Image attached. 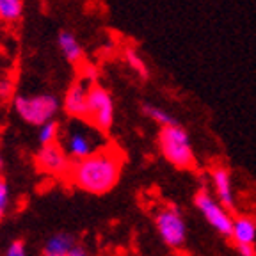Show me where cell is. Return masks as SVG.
<instances>
[{
	"label": "cell",
	"mask_w": 256,
	"mask_h": 256,
	"mask_svg": "<svg viewBox=\"0 0 256 256\" xmlns=\"http://www.w3.org/2000/svg\"><path fill=\"white\" fill-rule=\"evenodd\" d=\"M123 171V155L112 146H102L86 158L75 160L70 180L89 194H107L116 187Z\"/></svg>",
	"instance_id": "1"
},
{
	"label": "cell",
	"mask_w": 256,
	"mask_h": 256,
	"mask_svg": "<svg viewBox=\"0 0 256 256\" xmlns=\"http://www.w3.org/2000/svg\"><path fill=\"white\" fill-rule=\"evenodd\" d=\"M158 146L164 158L178 169H192L196 164L194 150L187 130L178 123L162 126L158 134Z\"/></svg>",
	"instance_id": "2"
},
{
	"label": "cell",
	"mask_w": 256,
	"mask_h": 256,
	"mask_svg": "<svg viewBox=\"0 0 256 256\" xmlns=\"http://www.w3.org/2000/svg\"><path fill=\"white\" fill-rule=\"evenodd\" d=\"M60 107V102L57 96L50 92L43 94H30V96H16L14 98V108L18 116L28 124L40 126L46 121L54 120Z\"/></svg>",
	"instance_id": "3"
},
{
	"label": "cell",
	"mask_w": 256,
	"mask_h": 256,
	"mask_svg": "<svg viewBox=\"0 0 256 256\" xmlns=\"http://www.w3.org/2000/svg\"><path fill=\"white\" fill-rule=\"evenodd\" d=\"M88 123L102 134L108 132L114 124V100L107 88L94 82L89 86L88 96Z\"/></svg>",
	"instance_id": "4"
},
{
	"label": "cell",
	"mask_w": 256,
	"mask_h": 256,
	"mask_svg": "<svg viewBox=\"0 0 256 256\" xmlns=\"http://www.w3.org/2000/svg\"><path fill=\"white\" fill-rule=\"evenodd\" d=\"M196 208L201 212V216L206 219V222L216 230L219 235L232 236L233 217L230 214V208H226L217 198H214L210 192L200 190L194 198Z\"/></svg>",
	"instance_id": "5"
},
{
	"label": "cell",
	"mask_w": 256,
	"mask_h": 256,
	"mask_svg": "<svg viewBox=\"0 0 256 256\" xmlns=\"http://www.w3.org/2000/svg\"><path fill=\"white\" fill-rule=\"evenodd\" d=\"M96 132H100V130H96L91 123H89V126H86V124H82V123L70 126L62 140L64 142L62 148H64V152L68 153L70 158H73V160L86 158V156L91 155L92 152L102 148L104 144H100V139H98Z\"/></svg>",
	"instance_id": "6"
},
{
	"label": "cell",
	"mask_w": 256,
	"mask_h": 256,
	"mask_svg": "<svg viewBox=\"0 0 256 256\" xmlns=\"http://www.w3.org/2000/svg\"><path fill=\"white\" fill-rule=\"evenodd\" d=\"M155 226L158 232L160 238L164 240V244L169 248H182L187 240V226L182 217V212L178 206H166L158 210L155 217Z\"/></svg>",
	"instance_id": "7"
},
{
	"label": "cell",
	"mask_w": 256,
	"mask_h": 256,
	"mask_svg": "<svg viewBox=\"0 0 256 256\" xmlns=\"http://www.w3.org/2000/svg\"><path fill=\"white\" fill-rule=\"evenodd\" d=\"M68 153L64 152V148L59 142L46 144V146H41L40 152L36 153V166L40 171L46 172V174L60 176L66 174L72 168V162H70Z\"/></svg>",
	"instance_id": "8"
},
{
	"label": "cell",
	"mask_w": 256,
	"mask_h": 256,
	"mask_svg": "<svg viewBox=\"0 0 256 256\" xmlns=\"http://www.w3.org/2000/svg\"><path fill=\"white\" fill-rule=\"evenodd\" d=\"M89 82L78 78L75 80L62 98V108L72 120L88 121V96H89Z\"/></svg>",
	"instance_id": "9"
},
{
	"label": "cell",
	"mask_w": 256,
	"mask_h": 256,
	"mask_svg": "<svg viewBox=\"0 0 256 256\" xmlns=\"http://www.w3.org/2000/svg\"><path fill=\"white\" fill-rule=\"evenodd\" d=\"M212 185L216 190V198L226 208H233L235 204V194H233L232 174L226 168H216L212 171Z\"/></svg>",
	"instance_id": "10"
},
{
	"label": "cell",
	"mask_w": 256,
	"mask_h": 256,
	"mask_svg": "<svg viewBox=\"0 0 256 256\" xmlns=\"http://www.w3.org/2000/svg\"><path fill=\"white\" fill-rule=\"evenodd\" d=\"M57 44H59L60 52H62L64 59L70 64H82L84 60V50L82 44L78 43L76 36L70 30H60L57 36Z\"/></svg>",
	"instance_id": "11"
},
{
	"label": "cell",
	"mask_w": 256,
	"mask_h": 256,
	"mask_svg": "<svg viewBox=\"0 0 256 256\" xmlns=\"http://www.w3.org/2000/svg\"><path fill=\"white\" fill-rule=\"evenodd\" d=\"M235 244H254L256 240V220L248 216H240L233 219L232 236Z\"/></svg>",
	"instance_id": "12"
},
{
	"label": "cell",
	"mask_w": 256,
	"mask_h": 256,
	"mask_svg": "<svg viewBox=\"0 0 256 256\" xmlns=\"http://www.w3.org/2000/svg\"><path fill=\"white\" fill-rule=\"evenodd\" d=\"M76 244L73 235L66 232H60L52 235L44 244V256H68L72 248Z\"/></svg>",
	"instance_id": "13"
},
{
	"label": "cell",
	"mask_w": 256,
	"mask_h": 256,
	"mask_svg": "<svg viewBox=\"0 0 256 256\" xmlns=\"http://www.w3.org/2000/svg\"><path fill=\"white\" fill-rule=\"evenodd\" d=\"M24 16V0H0V22L14 24Z\"/></svg>",
	"instance_id": "14"
},
{
	"label": "cell",
	"mask_w": 256,
	"mask_h": 256,
	"mask_svg": "<svg viewBox=\"0 0 256 256\" xmlns=\"http://www.w3.org/2000/svg\"><path fill=\"white\" fill-rule=\"evenodd\" d=\"M123 59H124V62L128 64V68L132 70V72H136L142 80H146L150 76L148 64L144 62V59L140 57V54L137 52L134 46H126V48H124Z\"/></svg>",
	"instance_id": "15"
},
{
	"label": "cell",
	"mask_w": 256,
	"mask_h": 256,
	"mask_svg": "<svg viewBox=\"0 0 256 256\" xmlns=\"http://www.w3.org/2000/svg\"><path fill=\"white\" fill-rule=\"evenodd\" d=\"M140 110H142V114L148 120L155 121V123H158L160 126H168V124H174L176 120L169 114L168 110H164V108L156 107V105H152V104H142V107H140Z\"/></svg>",
	"instance_id": "16"
},
{
	"label": "cell",
	"mask_w": 256,
	"mask_h": 256,
	"mask_svg": "<svg viewBox=\"0 0 256 256\" xmlns=\"http://www.w3.org/2000/svg\"><path fill=\"white\" fill-rule=\"evenodd\" d=\"M60 137V124L59 121L50 120L46 123L40 124V132H38V140H40L41 146H46V144L57 142Z\"/></svg>",
	"instance_id": "17"
},
{
	"label": "cell",
	"mask_w": 256,
	"mask_h": 256,
	"mask_svg": "<svg viewBox=\"0 0 256 256\" xmlns=\"http://www.w3.org/2000/svg\"><path fill=\"white\" fill-rule=\"evenodd\" d=\"M80 78L86 80V82H89V84H94V82H98V76H100V72H98V68L96 66H92V64H88V62H82L80 64Z\"/></svg>",
	"instance_id": "18"
},
{
	"label": "cell",
	"mask_w": 256,
	"mask_h": 256,
	"mask_svg": "<svg viewBox=\"0 0 256 256\" xmlns=\"http://www.w3.org/2000/svg\"><path fill=\"white\" fill-rule=\"evenodd\" d=\"M9 208V188L4 178H0V220L4 219Z\"/></svg>",
	"instance_id": "19"
},
{
	"label": "cell",
	"mask_w": 256,
	"mask_h": 256,
	"mask_svg": "<svg viewBox=\"0 0 256 256\" xmlns=\"http://www.w3.org/2000/svg\"><path fill=\"white\" fill-rule=\"evenodd\" d=\"M6 256H27L24 242H20V240L12 242V244L8 248V251H6Z\"/></svg>",
	"instance_id": "20"
},
{
	"label": "cell",
	"mask_w": 256,
	"mask_h": 256,
	"mask_svg": "<svg viewBox=\"0 0 256 256\" xmlns=\"http://www.w3.org/2000/svg\"><path fill=\"white\" fill-rule=\"evenodd\" d=\"M12 94V82L8 78L0 80V98H9Z\"/></svg>",
	"instance_id": "21"
},
{
	"label": "cell",
	"mask_w": 256,
	"mask_h": 256,
	"mask_svg": "<svg viewBox=\"0 0 256 256\" xmlns=\"http://www.w3.org/2000/svg\"><path fill=\"white\" fill-rule=\"evenodd\" d=\"M238 256H256V249L252 244H236Z\"/></svg>",
	"instance_id": "22"
},
{
	"label": "cell",
	"mask_w": 256,
	"mask_h": 256,
	"mask_svg": "<svg viewBox=\"0 0 256 256\" xmlns=\"http://www.w3.org/2000/svg\"><path fill=\"white\" fill-rule=\"evenodd\" d=\"M68 256H89V252H88V249H86L84 246L75 244L72 248V251L68 252Z\"/></svg>",
	"instance_id": "23"
}]
</instances>
